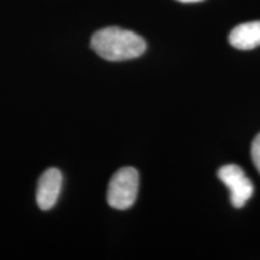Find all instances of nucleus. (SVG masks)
<instances>
[{
    "label": "nucleus",
    "mask_w": 260,
    "mask_h": 260,
    "mask_svg": "<svg viewBox=\"0 0 260 260\" xmlns=\"http://www.w3.org/2000/svg\"><path fill=\"white\" fill-rule=\"evenodd\" d=\"M90 46L98 56L109 61L135 59L147 48L144 38L118 27H107L94 32Z\"/></svg>",
    "instance_id": "1"
},
{
    "label": "nucleus",
    "mask_w": 260,
    "mask_h": 260,
    "mask_svg": "<svg viewBox=\"0 0 260 260\" xmlns=\"http://www.w3.org/2000/svg\"><path fill=\"white\" fill-rule=\"evenodd\" d=\"M139 172L132 167L119 169L113 175L107 188L106 199L116 210H128L138 197Z\"/></svg>",
    "instance_id": "2"
},
{
    "label": "nucleus",
    "mask_w": 260,
    "mask_h": 260,
    "mask_svg": "<svg viewBox=\"0 0 260 260\" xmlns=\"http://www.w3.org/2000/svg\"><path fill=\"white\" fill-rule=\"evenodd\" d=\"M219 180L230 191V203L236 209H241L254 193L252 181L246 176L241 167L236 164L224 165L218 170Z\"/></svg>",
    "instance_id": "3"
},
{
    "label": "nucleus",
    "mask_w": 260,
    "mask_h": 260,
    "mask_svg": "<svg viewBox=\"0 0 260 260\" xmlns=\"http://www.w3.org/2000/svg\"><path fill=\"white\" fill-rule=\"evenodd\" d=\"M61 187L63 175L56 168L47 169L41 175L37 188V204L42 211L51 210L57 204Z\"/></svg>",
    "instance_id": "4"
},
{
    "label": "nucleus",
    "mask_w": 260,
    "mask_h": 260,
    "mask_svg": "<svg viewBox=\"0 0 260 260\" xmlns=\"http://www.w3.org/2000/svg\"><path fill=\"white\" fill-rule=\"evenodd\" d=\"M229 42L233 47L242 51L260 46V21L237 25L230 31Z\"/></svg>",
    "instance_id": "5"
},
{
    "label": "nucleus",
    "mask_w": 260,
    "mask_h": 260,
    "mask_svg": "<svg viewBox=\"0 0 260 260\" xmlns=\"http://www.w3.org/2000/svg\"><path fill=\"white\" fill-rule=\"evenodd\" d=\"M251 155L252 160L254 162L256 170L260 174V133L255 136L254 140L252 142V148H251Z\"/></svg>",
    "instance_id": "6"
},
{
    "label": "nucleus",
    "mask_w": 260,
    "mask_h": 260,
    "mask_svg": "<svg viewBox=\"0 0 260 260\" xmlns=\"http://www.w3.org/2000/svg\"><path fill=\"white\" fill-rule=\"evenodd\" d=\"M177 2H180V3H199V2H203V0H177Z\"/></svg>",
    "instance_id": "7"
}]
</instances>
